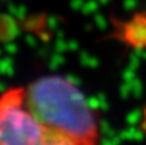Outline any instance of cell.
<instances>
[{
  "instance_id": "obj_1",
  "label": "cell",
  "mask_w": 146,
  "mask_h": 145,
  "mask_svg": "<svg viewBox=\"0 0 146 145\" xmlns=\"http://www.w3.org/2000/svg\"><path fill=\"white\" fill-rule=\"evenodd\" d=\"M26 103L46 128L56 130L90 145L95 140L98 122L87 98L62 76H44L33 81L26 92Z\"/></svg>"
},
{
  "instance_id": "obj_2",
  "label": "cell",
  "mask_w": 146,
  "mask_h": 145,
  "mask_svg": "<svg viewBox=\"0 0 146 145\" xmlns=\"http://www.w3.org/2000/svg\"><path fill=\"white\" fill-rule=\"evenodd\" d=\"M21 104L0 103V145H38L48 128Z\"/></svg>"
},
{
  "instance_id": "obj_3",
  "label": "cell",
  "mask_w": 146,
  "mask_h": 145,
  "mask_svg": "<svg viewBox=\"0 0 146 145\" xmlns=\"http://www.w3.org/2000/svg\"><path fill=\"white\" fill-rule=\"evenodd\" d=\"M124 39L135 49L146 48V18L137 15L126 23L123 31Z\"/></svg>"
},
{
  "instance_id": "obj_4",
  "label": "cell",
  "mask_w": 146,
  "mask_h": 145,
  "mask_svg": "<svg viewBox=\"0 0 146 145\" xmlns=\"http://www.w3.org/2000/svg\"><path fill=\"white\" fill-rule=\"evenodd\" d=\"M122 140H132V141H142L145 136V131L142 128H137L129 125L128 128H124L118 134Z\"/></svg>"
},
{
  "instance_id": "obj_5",
  "label": "cell",
  "mask_w": 146,
  "mask_h": 145,
  "mask_svg": "<svg viewBox=\"0 0 146 145\" xmlns=\"http://www.w3.org/2000/svg\"><path fill=\"white\" fill-rule=\"evenodd\" d=\"M13 73H14V63H13L12 57L9 55L0 59V74L12 77Z\"/></svg>"
},
{
  "instance_id": "obj_6",
  "label": "cell",
  "mask_w": 146,
  "mask_h": 145,
  "mask_svg": "<svg viewBox=\"0 0 146 145\" xmlns=\"http://www.w3.org/2000/svg\"><path fill=\"white\" fill-rule=\"evenodd\" d=\"M80 62L83 67H87V68H96L99 66V59L87 53H81Z\"/></svg>"
},
{
  "instance_id": "obj_7",
  "label": "cell",
  "mask_w": 146,
  "mask_h": 145,
  "mask_svg": "<svg viewBox=\"0 0 146 145\" xmlns=\"http://www.w3.org/2000/svg\"><path fill=\"white\" fill-rule=\"evenodd\" d=\"M64 62H66L64 55H62V53H55L53 55H50V58H49V68L51 71H56L63 66Z\"/></svg>"
},
{
  "instance_id": "obj_8",
  "label": "cell",
  "mask_w": 146,
  "mask_h": 145,
  "mask_svg": "<svg viewBox=\"0 0 146 145\" xmlns=\"http://www.w3.org/2000/svg\"><path fill=\"white\" fill-rule=\"evenodd\" d=\"M129 85H131V92H132V95H133V98L140 99V98L142 96V92H144V86H142L141 80H139L136 77V78H133L129 82Z\"/></svg>"
},
{
  "instance_id": "obj_9",
  "label": "cell",
  "mask_w": 146,
  "mask_h": 145,
  "mask_svg": "<svg viewBox=\"0 0 146 145\" xmlns=\"http://www.w3.org/2000/svg\"><path fill=\"white\" fill-rule=\"evenodd\" d=\"M100 132L104 138H113V136L117 135V132L114 131V128L111 127V125L106 120L100 121Z\"/></svg>"
},
{
  "instance_id": "obj_10",
  "label": "cell",
  "mask_w": 146,
  "mask_h": 145,
  "mask_svg": "<svg viewBox=\"0 0 146 145\" xmlns=\"http://www.w3.org/2000/svg\"><path fill=\"white\" fill-rule=\"evenodd\" d=\"M141 120H142L141 109H132L131 112L127 114V117H126L127 123H128V125H131V126H136Z\"/></svg>"
},
{
  "instance_id": "obj_11",
  "label": "cell",
  "mask_w": 146,
  "mask_h": 145,
  "mask_svg": "<svg viewBox=\"0 0 146 145\" xmlns=\"http://www.w3.org/2000/svg\"><path fill=\"white\" fill-rule=\"evenodd\" d=\"M119 94H121L122 99H128V98L131 96L132 92H131V85H129V82L123 81V84L119 87Z\"/></svg>"
},
{
  "instance_id": "obj_12",
  "label": "cell",
  "mask_w": 146,
  "mask_h": 145,
  "mask_svg": "<svg viewBox=\"0 0 146 145\" xmlns=\"http://www.w3.org/2000/svg\"><path fill=\"white\" fill-rule=\"evenodd\" d=\"M87 104L90 105V108L94 110L100 109V96H99V94L87 98Z\"/></svg>"
},
{
  "instance_id": "obj_13",
  "label": "cell",
  "mask_w": 146,
  "mask_h": 145,
  "mask_svg": "<svg viewBox=\"0 0 146 145\" xmlns=\"http://www.w3.org/2000/svg\"><path fill=\"white\" fill-rule=\"evenodd\" d=\"M140 57L137 55L136 53H133V54H131L129 55V63H128V68H131V69H133V71H136L137 68L140 67Z\"/></svg>"
},
{
  "instance_id": "obj_14",
  "label": "cell",
  "mask_w": 146,
  "mask_h": 145,
  "mask_svg": "<svg viewBox=\"0 0 146 145\" xmlns=\"http://www.w3.org/2000/svg\"><path fill=\"white\" fill-rule=\"evenodd\" d=\"M122 78H123L124 82H131L133 78H136V71H133V69L127 67L123 71V73H122Z\"/></svg>"
},
{
  "instance_id": "obj_15",
  "label": "cell",
  "mask_w": 146,
  "mask_h": 145,
  "mask_svg": "<svg viewBox=\"0 0 146 145\" xmlns=\"http://www.w3.org/2000/svg\"><path fill=\"white\" fill-rule=\"evenodd\" d=\"M99 96H100V110H108L110 108V104H109L106 96L104 94H99Z\"/></svg>"
},
{
  "instance_id": "obj_16",
  "label": "cell",
  "mask_w": 146,
  "mask_h": 145,
  "mask_svg": "<svg viewBox=\"0 0 146 145\" xmlns=\"http://www.w3.org/2000/svg\"><path fill=\"white\" fill-rule=\"evenodd\" d=\"M66 78L68 80L69 82H72L73 85H76V86H80V85H81V82H82V81H81V78H80V77H77V76H76V74H67V76H66Z\"/></svg>"
},
{
  "instance_id": "obj_17",
  "label": "cell",
  "mask_w": 146,
  "mask_h": 145,
  "mask_svg": "<svg viewBox=\"0 0 146 145\" xmlns=\"http://www.w3.org/2000/svg\"><path fill=\"white\" fill-rule=\"evenodd\" d=\"M68 44L67 43H63V41H58L56 43V50H58V53H63V51L68 50Z\"/></svg>"
},
{
  "instance_id": "obj_18",
  "label": "cell",
  "mask_w": 146,
  "mask_h": 145,
  "mask_svg": "<svg viewBox=\"0 0 146 145\" xmlns=\"http://www.w3.org/2000/svg\"><path fill=\"white\" fill-rule=\"evenodd\" d=\"M5 50H7V53L9 54L10 57H12V55H14V54L17 53V46H15L14 44H7Z\"/></svg>"
},
{
  "instance_id": "obj_19",
  "label": "cell",
  "mask_w": 146,
  "mask_h": 145,
  "mask_svg": "<svg viewBox=\"0 0 146 145\" xmlns=\"http://www.w3.org/2000/svg\"><path fill=\"white\" fill-rule=\"evenodd\" d=\"M68 48L71 49V50H76V49L78 48V46H77V43H68Z\"/></svg>"
},
{
  "instance_id": "obj_20",
  "label": "cell",
  "mask_w": 146,
  "mask_h": 145,
  "mask_svg": "<svg viewBox=\"0 0 146 145\" xmlns=\"http://www.w3.org/2000/svg\"><path fill=\"white\" fill-rule=\"evenodd\" d=\"M144 114H145V121H144V122H142V123H141V128H142V130H144V131H145V132H146V109H145Z\"/></svg>"
},
{
  "instance_id": "obj_21",
  "label": "cell",
  "mask_w": 146,
  "mask_h": 145,
  "mask_svg": "<svg viewBox=\"0 0 146 145\" xmlns=\"http://www.w3.org/2000/svg\"><path fill=\"white\" fill-rule=\"evenodd\" d=\"M5 91V85L0 81V92H4Z\"/></svg>"
},
{
  "instance_id": "obj_22",
  "label": "cell",
  "mask_w": 146,
  "mask_h": 145,
  "mask_svg": "<svg viewBox=\"0 0 146 145\" xmlns=\"http://www.w3.org/2000/svg\"><path fill=\"white\" fill-rule=\"evenodd\" d=\"M27 43H30V45H31V46H35V45H36L35 41H33L32 39H27Z\"/></svg>"
},
{
  "instance_id": "obj_23",
  "label": "cell",
  "mask_w": 146,
  "mask_h": 145,
  "mask_svg": "<svg viewBox=\"0 0 146 145\" xmlns=\"http://www.w3.org/2000/svg\"><path fill=\"white\" fill-rule=\"evenodd\" d=\"M0 54H1V51H0ZM0 57H1V55H0Z\"/></svg>"
}]
</instances>
